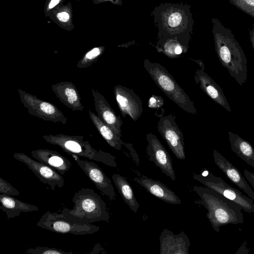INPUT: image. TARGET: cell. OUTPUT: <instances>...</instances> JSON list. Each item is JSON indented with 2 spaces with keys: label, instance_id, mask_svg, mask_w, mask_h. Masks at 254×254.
Wrapping results in <instances>:
<instances>
[{
  "label": "cell",
  "instance_id": "cell-1",
  "mask_svg": "<svg viewBox=\"0 0 254 254\" xmlns=\"http://www.w3.org/2000/svg\"><path fill=\"white\" fill-rule=\"evenodd\" d=\"M215 50L222 65L230 76L242 86L246 82L247 60L245 54L231 30L219 20H214Z\"/></svg>",
  "mask_w": 254,
  "mask_h": 254
},
{
  "label": "cell",
  "instance_id": "cell-2",
  "mask_svg": "<svg viewBox=\"0 0 254 254\" xmlns=\"http://www.w3.org/2000/svg\"><path fill=\"white\" fill-rule=\"evenodd\" d=\"M193 191L199 197L195 203L207 210L206 217L215 231L219 232L220 227L228 224L243 223V209L237 203L206 187L195 186Z\"/></svg>",
  "mask_w": 254,
  "mask_h": 254
},
{
  "label": "cell",
  "instance_id": "cell-3",
  "mask_svg": "<svg viewBox=\"0 0 254 254\" xmlns=\"http://www.w3.org/2000/svg\"><path fill=\"white\" fill-rule=\"evenodd\" d=\"M72 201L74 204L73 208L64 207L61 213L69 218L87 223L109 221L110 217L106 204L93 190L81 189L74 193Z\"/></svg>",
  "mask_w": 254,
  "mask_h": 254
},
{
  "label": "cell",
  "instance_id": "cell-4",
  "mask_svg": "<svg viewBox=\"0 0 254 254\" xmlns=\"http://www.w3.org/2000/svg\"><path fill=\"white\" fill-rule=\"evenodd\" d=\"M143 65L157 86L168 98L187 113L197 114L193 101L163 65L147 59L144 61Z\"/></svg>",
  "mask_w": 254,
  "mask_h": 254
},
{
  "label": "cell",
  "instance_id": "cell-5",
  "mask_svg": "<svg viewBox=\"0 0 254 254\" xmlns=\"http://www.w3.org/2000/svg\"><path fill=\"white\" fill-rule=\"evenodd\" d=\"M43 138L48 143L60 146L69 155L75 154L107 166L117 167L115 157L111 154L93 148L82 135H69L63 133L44 135Z\"/></svg>",
  "mask_w": 254,
  "mask_h": 254
},
{
  "label": "cell",
  "instance_id": "cell-6",
  "mask_svg": "<svg viewBox=\"0 0 254 254\" xmlns=\"http://www.w3.org/2000/svg\"><path fill=\"white\" fill-rule=\"evenodd\" d=\"M37 226L51 232L84 235L98 232L100 227L69 218L62 213L48 211L42 215Z\"/></svg>",
  "mask_w": 254,
  "mask_h": 254
},
{
  "label": "cell",
  "instance_id": "cell-7",
  "mask_svg": "<svg viewBox=\"0 0 254 254\" xmlns=\"http://www.w3.org/2000/svg\"><path fill=\"white\" fill-rule=\"evenodd\" d=\"M200 174L194 173L192 178L205 187L212 189L225 197L240 205L244 211L254 212L253 200L243 194L239 190L233 188L221 178L214 176L209 170L204 169Z\"/></svg>",
  "mask_w": 254,
  "mask_h": 254
},
{
  "label": "cell",
  "instance_id": "cell-8",
  "mask_svg": "<svg viewBox=\"0 0 254 254\" xmlns=\"http://www.w3.org/2000/svg\"><path fill=\"white\" fill-rule=\"evenodd\" d=\"M18 92L21 102L30 115L45 121L66 124L67 118L56 105L21 89Z\"/></svg>",
  "mask_w": 254,
  "mask_h": 254
},
{
  "label": "cell",
  "instance_id": "cell-9",
  "mask_svg": "<svg viewBox=\"0 0 254 254\" xmlns=\"http://www.w3.org/2000/svg\"><path fill=\"white\" fill-rule=\"evenodd\" d=\"M172 114L161 115L157 123V129L175 156L179 159L186 158L183 133Z\"/></svg>",
  "mask_w": 254,
  "mask_h": 254
},
{
  "label": "cell",
  "instance_id": "cell-10",
  "mask_svg": "<svg viewBox=\"0 0 254 254\" xmlns=\"http://www.w3.org/2000/svg\"><path fill=\"white\" fill-rule=\"evenodd\" d=\"M13 156L15 159L26 165L42 183L49 186L53 190H55L57 187H64V180L62 175L52 168L23 153H14Z\"/></svg>",
  "mask_w": 254,
  "mask_h": 254
},
{
  "label": "cell",
  "instance_id": "cell-11",
  "mask_svg": "<svg viewBox=\"0 0 254 254\" xmlns=\"http://www.w3.org/2000/svg\"><path fill=\"white\" fill-rule=\"evenodd\" d=\"M147 145L146 153L149 160L154 164L171 180L175 181L176 176L173 162L170 154L158 137L150 132L146 135Z\"/></svg>",
  "mask_w": 254,
  "mask_h": 254
},
{
  "label": "cell",
  "instance_id": "cell-12",
  "mask_svg": "<svg viewBox=\"0 0 254 254\" xmlns=\"http://www.w3.org/2000/svg\"><path fill=\"white\" fill-rule=\"evenodd\" d=\"M71 155L96 188L111 200H115L116 193L112 182L101 168L93 162L80 159L75 154Z\"/></svg>",
  "mask_w": 254,
  "mask_h": 254
},
{
  "label": "cell",
  "instance_id": "cell-13",
  "mask_svg": "<svg viewBox=\"0 0 254 254\" xmlns=\"http://www.w3.org/2000/svg\"><path fill=\"white\" fill-rule=\"evenodd\" d=\"M114 93L123 117L128 115L137 121L143 112L142 101L138 95L132 90L121 85L115 86Z\"/></svg>",
  "mask_w": 254,
  "mask_h": 254
},
{
  "label": "cell",
  "instance_id": "cell-14",
  "mask_svg": "<svg viewBox=\"0 0 254 254\" xmlns=\"http://www.w3.org/2000/svg\"><path fill=\"white\" fill-rule=\"evenodd\" d=\"M97 115L105 124L110 127L120 138L122 135L123 121L111 108L105 97L97 90L91 89Z\"/></svg>",
  "mask_w": 254,
  "mask_h": 254
},
{
  "label": "cell",
  "instance_id": "cell-15",
  "mask_svg": "<svg viewBox=\"0 0 254 254\" xmlns=\"http://www.w3.org/2000/svg\"><path fill=\"white\" fill-rule=\"evenodd\" d=\"M160 254H189L190 243L184 232L175 235L172 231L164 229L160 237Z\"/></svg>",
  "mask_w": 254,
  "mask_h": 254
},
{
  "label": "cell",
  "instance_id": "cell-16",
  "mask_svg": "<svg viewBox=\"0 0 254 254\" xmlns=\"http://www.w3.org/2000/svg\"><path fill=\"white\" fill-rule=\"evenodd\" d=\"M195 72L194 79L200 89L213 101L229 112L231 108L222 89L204 71V66L200 67Z\"/></svg>",
  "mask_w": 254,
  "mask_h": 254
},
{
  "label": "cell",
  "instance_id": "cell-17",
  "mask_svg": "<svg viewBox=\"0 0 254 254\" xmlns=\"http://www.w3.org/2000/svg\"><path fill=\"white\" fill-rule=\"evenodd\" d=\"M213 156L215 164L227 178L254 200V191L240 171L215 149L213 150Z\"/></svg>",
  "mask_w": 254,
  "mask_h": 254
},
{
  "label": "cell",
  "instance_id": "cell-18",
  "mask_svg": "<svg viewBox=\"0 0 254 254\" xmlns=\"http://www.w3.org/2000/svg\"><path fill=\"white\" fill-rule=\"evenodd\" d=\"M138 177L133 181L143 187L148 192L157 198L172 204H180L181 200L177 195L161 182L155 181L137 172Z\"/></svg>",
  "mask_w": 254,
  "mask_h": 254
},
{
  "label": "cell",
  "instance_id": "cell-19",
  "mask_svg": "<svg viewBox=\"0 0 254 254\" xmlns=\"http://www.w3.org/2000/svg\"><path fill=\"white\" fill-rule=\"evenodd\" d=\"M52 91L59 100L73 111H82L84 108L76 86L70 81H61L51 86Z\"/></svg>",
  "mask_w": 254,
  "mask_h": 254
},
{
  "label": "cell",
  "instance_id": "cell-20",
  "mask_svg": "<svg viewBox=\"0 0 254 254\" xmlns=\"http://www.w3.org/2000/svg\"><path fill=\"white\" fill-rule=\"evenodd\" d=\"M31 154L35 160L49 166L62 176L71 167L70 161L56 151L38 149L32 151Z\"/></svg>",
  "mask_w": 254,
  "mask_h": 254
},
{
  "label": "cell",
  "instance_id": "cell-21",
  "mask_svg": "<svg viewBox=\"0 0 254 254\" xmlns=\"http://www.w3.org/2000/svg\"><path fill=\"white\" fill-rule=\"evenodd\" d=\"M0 208L5 212L8 219L18 217L21 212L37 211L38 207L34 205L26 203L12 196L0 194Z\"/></svg>",
  "mask_w": 254,
  "mask_h": 254
},
{
  "label": "cell",
  "instance_id": "cell-22",
  "mask_svg": "<svg viewBox=\"0 0 254 254\" xmlns=\"http://www.w3.org/2000/svg\"><path fill=\"white\" fill-rule=\"evenodd\" d=\"M232 150L247 164L254 168V148L252 144L239 135L228 132Z\"/></svg>",
  "mask_w": 254,
  "mask_h": 254
},
{
  "label": "cell",
  "instance_id": "cell-23",
  "mask_svg": "<svg viewBox=\"0 0 254 254\" xmlns=\"http://www.w3.org/2000/svg\"><path fill=\"white\" fill-rule=\"evenodd\" d=\"M88 113L91 122L106 142L112 148L118 151L121 150L122 146L125 145L126 143L110 127L102 121L96 114L90 110H88Z\"/></svg>",
  "mask_w": 254,
  "mask_h": 254
},
{
  "label": "cell",
  "instance_id": "cell-24",
  "mask_svg": "<svg viewBox=\"0 0 254 254\" xmlns=\"http://www.w3.org/2000/svg\"><path fill=\"white\" fill-rule=\"evenodd\" d=\"M112 178L125 202L133 212L137 213L139 204L135 197L130 184L125 177L118 174H113Z\"/></svg>",
  "mask_w": 254,
  "mask_h": 254
},
{
  "label": "cell",
  "instance_id": "cell-25",
  "mask_svg": "<svg viewBox=\"0 0 254 254\" xmlns=\"http://www.w3.org/2000/svg\"><path fill=\"white\" fill-rule=\"evenodd\" d=\"M101 53L99 48H94L88 52L76 64L79 68H85L91 66L97 61Z\"/></svg>",
  "mask_w": 254,
  "mask_h": 254
},
{
  "label": "cell",
  "instance_id": "cell-26",
  "mask_svg": "<svg viewBox=\"0 0 254 254\" xmlns=\"http://www.w3.org/2000/svg\"><path fill=\"white\" fill-rule=\"evenodd\" d=\"M230 3L254 18V0H228Z\"/></svg>",
  "mask_w": 254,
  "mask_h": 254
},
{
  "label": "cell",
  "instance_id": "cell-27",
  "mask_svg": "<svg viewBox=\"0 0 254 254\" xmlns=\"http://www.w3.org/2000/svg\"><path fill=\"white\" fill-rule=\"evenodd\" d=\"M25 253L30 254H73L72 252H65L61 249L45 246H38L35 248H29Z\"/></svg>",
  "mask_w": 254,
  "mask_h": 254
},
{
  "label": "cell",
  "instance_id": "cell-28",
  "mask_svg": "<svg viewBox=\"0 0 254 254\" xmlns=\"http://www.w3.org/2000/svg\"><path fill=\"white\" fill-rule=\"evenodd\" d=\"M0 194L11 196H16L20 194V192L15 188H14L9 183L0 177Z\"/></svg>",
  "mask_w": 254,
  "mask_h": 254
},
{
  "label": "cell",
  "instance_id": "cell-29",
  "mask_svg": "<svg viewBox=\"0 0 254 254\" xmlns=\"http://www.w3.org/2000/svg\"><path fill=\"white\" fill-rule=\"evenodd\" d=\"M164 104V100L161 97L153 95L148 100V107L151 108H159Z\"/></svg>",
  "mask_w": 254,
  "mask_h": 254
},
{
  "label": "cell",
  "instance_id": "cell-30",
  "mask_svg": "<svg viewBox=\"0 0 254 254\" xmlns=\"http://www.w3.org/2000/svg\"><path fill=\"white\" fill-rule=\"evenodd\" d=\"M182 16L179 12L172 13L169 18L168 23L170 26L176 27L181 22Z\"/></svg>",
  "mask_w": 254,
  "mask_h": 254
},
{
  "label": "cell",
  "instance_id": "cell-31",
  "mask_svg": "<svg viewBox=\"0 0 254 254\" xmlns=\"http://www.w3.org/2000/svg\"><path fill=\"white\" fill-rule=\"evenodd\" d=\"M244 175L246 179L254 189V173L251 172L247 170H245L244 171Z\"/></svg>",
  "mask_w": 254,
  "mask_h": 254
},
{
  "label": "cell",
  "instance_id": "cell-32",
  "mask_svg": "<svg viewBox=\"0 0 254 254\" xmlns=\"http://www.w3.org/2000/svg\"><path fill=\"white\" fill-rule=\"evenodd\" d=\"M125 146H126L130 151V153L132 154V157L133 158L134 161L138 164L139 163V160L138 157L137 156H136L134 155V153H136L135 150L133 149V148L132 147V145L130 144L126 143L125 144Z\"/></svg>",
  "mask_w": 254,
  "mask_h": 254
},
{
  "label": "cell",
  "instance_id": "cell-33",
  "mask_svg": "<svg viewBox=\"0 0 254 254\" xmlns=\"http://www.w3.org/2000/svg\"><path fill=\"white\" fill-rule=\"evenodd\" d=\"M58 18L62 22H66L69 19V15L65 12L59 13L57 14Z\"/></svg>",
  "mask_w": 254,
  "mask_h": 254
},
{
  "label": "cell",
  "instance_id": "cell-34",
  "mask_svg": "<svg viewBox=\"0 0 254 254\" xmlns=\"http://www.w3.org/2000/svg\"><path fill=\"white\" fill-rule=\"evenodd\" d=\"M250 41L254 51V27H253L249 31Z\"/></svg>",
  "mask_w": 254,
  "mask_h": 254
},
{
  "label": "cell",
  "instance_id": "cell-35",
  "mask_svg": "<svg viewBox=\"0 0 254 254\" xmlns=\"http://www.w3.org/2000/svg\"><path fill=\"white\" fill-rule=\"evenodd\" d=\"M60 1V0H52L49 4V8H52L56 5Z\"/></svg>",
  "mask_w": 254,
  "mask_h": 254
}]
</instances>
